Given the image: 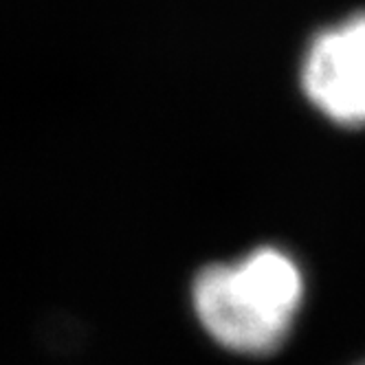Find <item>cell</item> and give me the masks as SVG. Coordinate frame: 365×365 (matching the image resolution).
I'll use <instances>...</instances> for the list:
<instances>
[{"instance_id": "3957f363", "label": "cell", "mask_w": 365, "mask_h": 365, "mask_svg": "<svg viewBox=\"0 0 365 365\" xmlns=\"http://www.w3.org/2000/svg\"><path fill=\"white\" fill-rule=\"evenodd\" d=\"M336 36L348 51V56L365 71V11L352 16L341 27H336Z\"/></svg>"}, {"instance_id": "7a4b0ae2", "label": "cell", "mask_w": 365, "mask_h": 365, "mask_svg": "<svg viewBox=\"0 0 365 365\" xmlns=\"http://www.w3.org/2000/svg\"><path fill=\"white\" fill-rule=\"evenodd\" d=\"M302 86L332 121L341 125L365 123V71L348 56L336 29L312 40L302 66Z\"/></svg>"}, {"instance_id": "6da1fadb", "label": "cell", "mask_w": 365, "mask_h": 365, "mask_svg": "<svg viewBox=\"0 0 365 365\" xmlns=\"http://www.w3.org/2000/svg\"><path fill=\"white\" fill-rule=\"evenodd\" d=\"M302 302L304 273L277 247H257L238 262L207 264L192 282V306L205 332L242 356L277 352Z\"/></svg>"}, {"instance_id": "277c9868", "label": "cell", "mask_w": 365, "mask_h": 365, "mask_svg": "<svg viewBox=\"0 0 365 365\" xmlns=\"http://www.w3.org/2000/svg\"><path fill=\"white\" fill-rule=\"evenodd\" d=\"M359 365H365V361H363V363H359Z\"/></svg>"}]
</instances>
